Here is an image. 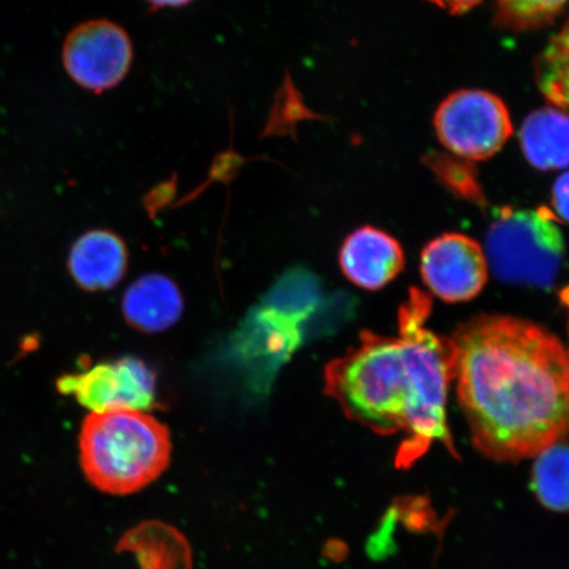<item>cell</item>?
Masks as SVG:
<instances>
[{
  "label": "cell",
  "mask_w": 569,
  "mask_h": 569,
  "mask_svg": "<svg viewBox=\"0 0 569 569\" xmlns=\"http://www.w3.org/2000/svg\"><path fill=\"white\" fill-rule=\"evenodd\" d=\"M451 341L460 408L483 457L521 461L569 436L568 358L550 331L479 316Z\"/></svg>",
  "instance_id": "obj_1"
},
{
  "label": "cell",
  "mask_w": 569,
  "mask_h": 569,
  "mask_svg": "<svg viewBox=\"0 0 569 569\" xmlns=\"http://www.w3.org/2000/svg\"><path fill=\"white\" fill-rule=\"evenodd\" d=\"M431 300L410 289L398 312V336L361 332L358 346L325 369V393L348 419L379 436L403 433L397 466L408 468L433 443L458 458L447 423V395L455 380L451 338L427 329Z\"/></svg>",
  "instance_id": "obj_2"
},
{
  "label": "cell",
  "mask_w": 569,
  "mask_h": 569,
  "mask_svg": "<svg viewBox=\"0 0 569 569\" xmlns=\"http://www.w3.org/2000/svg\"><path fill=\"white\" fill-rule=\"evenodd\" d=\"M80 462L84 478L101 492L130 496L167 471L172 439L148 411H90L81 427Z\"/></svg>",
  "instance_id": "obj_3"
},
{
  "label": "cell",
  "mask_w": 569,
  "mask_h": 569,
  "mask_svg": "<svg viewBox=\"0 0 569 569\" xmlns=\"http://www.w3.org/2000/svg\"><path fill=\"white\" fill-rule=\"evenodd\" d=\"M565 238L547 208L497 210L487 233V260L498 280L552 287L565 260Z\"/></svg>",
  "instance_id": "obj_4"
},
{
  "label": "cell",
  "mask_w": 569,
  "mask_h": 569,
  "mask_svg": "<svg viewBox=\"0 0 569 569\" xmlns=\"http://www.w3.org/2000/svg\"><path fill=\"white\" fill-rule=\"evenodd\" d=\"M433 127L448 151L475 162L493 158L513 134L507 104L483 90L452 92L438 107Z\"/></svg>",
  "instance_id": "obj_5"
},
{
  "label": "cell",
  "mask_w": 569,
  "mask_h": 569,
  "mask_svg": "<svg viewBox=\"0 0 569 569\" xmlns=\"http://www.w3.org/2000/svg\"><path fill=\"white\" fill-rule=\"evenodd\" d=\"M130 33L116 21H83L71 30L62 46V63L78 87L102 94L119 87L133 66Z\"/></svg>",
  "instance_id": "obj_6"
},
{
  "label": "cell",
  "mask_w": 569,
  "mask_h": 569,
  "mask_svg": "<svg viewBox=\"0 0 569 569\" xmlns=\"http://www.w3.org/2000/svg\"><path fill=\"white\" fill-rule=\"evenodd\" d=\"M59 388L76 396L90 411L133 409L149 411L156 405L154 375L139 359L104 362L88 372L62 377Z\"/></svg>",
  "instance_id": "obj_7"
},
{
  "label": "cell",
  "mask_w": 569,
  "mask_h": 569,
  "mask_svg": "<svg viewBox=\"0 0 569 569\" xmlns=\"http://www.w3.org/2000/svg\"><path fill=\"white\" fill-rule=\"evenodd\" d=\"M483 249L462 233H445L423 248L421 274L433 296L448 303L473 300L488 281Z\"/></svg>",
  "instance_id": "obj_8"
},
{
  "label": "cell",
  "mask_w": 569,
  "mask_h": 569,
  "mask_svg": "<svg viewBox=\"0 0 569 569\" xmlns=\"http://www.w3.org/2000/svg\"><path fill=\"white\" fill-rule=\"evenodd\" d=\"M341 272L348 281L366 290H379L405 269L400 243L386 231L372 226L348 234L339 251Z\"/></svg>",
  "instance_id": "obj_9"
},
{
  "label": "cell",
  "mask_w": 569,
  "mask_h": 569,
  "mask_svg": "<svg viewBox=\"0 0 569 569\" xmlns=\"http://www.w3.org/2000/svg\"><path fill=\"white\" fill-rule=\"evenodd\" d=\"M128 267L124 240L109 230L83 233L70 249L68 268L78 287L110 290L123 280Z\"/></svg>",
  "instance_id": "obj_10"
},
{
  "label": "cell",
  "mask_w": 569,
  "mask_h": 569,
  "mask_svg": "<svg viewBox=\"0 0 569 569\" xmlns=\"http://www.w3.org/2000/svg\"><path fill=\"white\" fill-rule=\"evenodd\" d=\"M123 312L127 323L142 332H161L180 319L183 301L177 284L162 274H147L126 291Z\"/></svg>",
  "instance_id": "obj_11"
},
{
  "label": "cell",
  "mask_w": 569,
  "mask_h": 569,
  "mask_svg": "<svg viewBox=\"0 0 569 569\" xmlns=\"http://www.w3.org/2000/svg\"><path fill=\"white\" fill-rule=\"evenodd\" d=\"M117 551L132 553L140 569H193L187 537L161 521H146L128 530Z\"/></svg>",
  "instance_id": "obj_12"
},
{
  "label": "cell",
  "mask_w": 569,
  "mask_h": 569,
  "mask_svg": "<svg viewBox=\"0 0 569 569\" xmlns=\"http://www.w3.org/2000/svg\"><path fill=\"white\" fill-rule=\"evenodd\" d=\"M525 158L539 170L569 167V116L557 107L530 113L519 131Z\"/></svg>",
  "instance_id": "obj_13"
},
{
  "label": "cell",
  "mask_w": 569,
  "mask_h": 569,
  "mask_svg": "<svg viewBox=\"0 0 569 569\" xmlns=\"http://www.w3.org/2000/svg\"><path fill=\"white\" fill-rule=\"evenodd\" d=\"M531 487L538 501L557 513H569V438L539 452L533 461Z\"/></svg>",
  "instance_id": "obj_14"
},
{
  "label": "cell",
  "mask_w": 569,
  "mask_h": 569,
  "mask_svg": "<svg viewBox=\"0 0 569 569\" xmlns=\"http://www.w3.org/2000/svg\"><path fill=\"white\" fill-rule=\"evenodd\" d=\"M536 76L547 102L569 116V20L539 54Z\"/></svg>",
  "instance_id": "obj_15"
},
{
  "label": "cell",
  "mask_w": 569,
  "mask_h": 569,
  "mask_svg": "<svg viewBox=\"0 0 569 569\" xmlns=\"http://www.w3.org/2000/svg\"><path fill=\"white\" fill-rule=\"evenodd\" d=\"M569 0H496L497 21L516 31L533 30L550 23Z\"/></svg>",
  "instance_id": "obj_16"
},
{
  "label": "cell",
  "mask_w": 569,
  "mask_h": 569,
  "mask_svg": "<svg viewBox=\"0 0 569 569\" xmlns=\"http://www.w3.org/2000/svg\"><path fill=\"white\" fill-rule=\"evenodd\" d=\"M552 208L561 220L569 223V170L553 184Z\"/></svg>",
  "instance_id": "obj_17"
},
{
  "label": "cell",
  "mask_w": 569,
  "mask_h": 569,
  "mask_svg": "<svg viewBox=\"0 0 569 569\" xmlns=\"http://www.w3.org/2000/svg\"><path fill=\"white\" fill-rule=\"evenodd\" d=\"M427 2L438 6L439 9L450 12L452 16H461L479 6L481 0H427Z\"/></svg>",
  "instance_id": "obj_18"
},
{
  "label": "cell",
  "mask_w": 569,
  "mask_h": 569,
  "mask_svg": "<svg viewBox=\"0 0 569 569\" xmlns=\"http://www.w3.org/2000/svg\"><path fill=\"white\" fill-rule=\"evenodd\" d=\"M151 10H177L187 7L196 0H142Z\"/></svg>",
  "instance_id": "obj_19"
},
{
  "label": "cell",
  "mask_w": 569,
  "mask_h": 569,
  "mask_svg": "<svg viewBox=\"0 0 569 569\" xmlns=\"http://www.w3.org/2000/svg\"><path fill=\"white\" fill-rule=\"evenodd\" d=\"M561 301H569V287L561 291Z\"/></svg>",
  "instance_id": "obj_20"
},
{
  "label": "cell",
  "mask_w": 569,
  "mask_h": 569,
  "mask_svg": "<svg viewBox=\"0 0 569 569\" xmlns=\"http://www.w3.org/2000/svg\"><path fill=\"white\" fill-rule=\"evenodd\" d=\"M563 305L566 306V308L569 311V302L565 301ZM567 358H568V365H569V351H568Z\"/></svg>",
  "instance_id": "obj_21"
}]
</instances>
